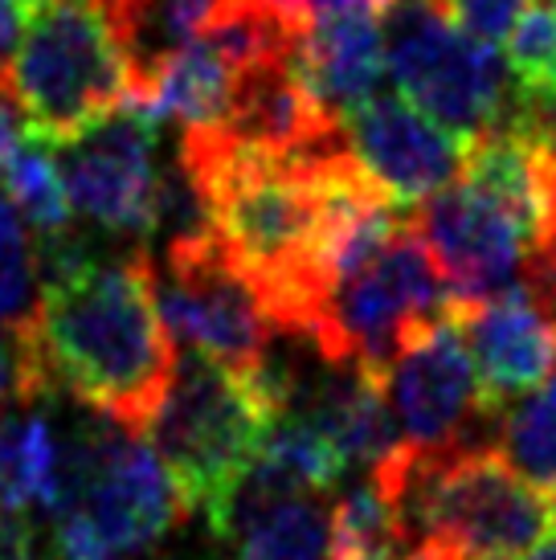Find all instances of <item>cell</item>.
<instances>
[{
  "mask_svg": "<svg viewBox=\"0 0 556 560\" xmlns=\"http://www.w3.org/2000/svg\"><path fill=\"white\" fill-rule=\"evenodd\" d=\"M30 331L54 393L66 389L136 434L152 425L181 369L148 254L99 262L74 237L46 249V287Z\"/></svg>",
  "mask_w": 556,
  "mask_h": 560,
  "instance_id": "6da1fadb",
  "label": "cell"
},
{
  "mask_svg": "<svg viewBox=\"0 0 556 560\" xmlns=\"http://www.w3.org/2000/svg\"><path fill=\"white\" fill-rule=\"evenodd\" d=\"M402 520L405 545H442L463 560H524L553 528V499L499 446H402L372 467Z\"/></svg>",
  "mask_w": 556,
  "mask_h": 560,
  "instance_id": "7a4b0ae2",
  "label": "cell"
},
{
  "mask_svg": "<svg viewBox=\"0 0 556 560\" xmlns=\"http://www.w3.org/2000/svg\"><path fill=\"white\" fill-rule=\"evenodd\" d=\"M275 418L278 401L258 369L238 373L193 352L143 430L172 470L188 515H201L213 536H225L233 495L258 463Z\"/></svg>",
  "mask_w": 556,
  "mask_h": 560,
  "instance_id": "3957f363",
  "label": "cell"
},
{
  "mask_svg": "<svg viewBox=\"0 0 556 560\" xmlns=\"http://www.w3.org/2000/svg\"><path fill=\"white\" fill-rule=\"evenodd\" d=\"M0 91L16 103L33 140L62 148L131 103L136 79L94 0H49L0 66Z\"/></svg>",
  "mask_w": 556,
  "mask_h": 560,
  "instance_id": "277c9868",
  "label": "cell"
},
{
  "mask_svg": "<svg viewBox=\"0 0 556 560\" xmlns=\"http://www.w3.org/2000/svg\"><path fill=\"white\" fill-rule=\"evenodd\" d=\"M454 307L459 299L409 218L369 262L327 291L308 340L324 364H364L385 373L433 319Z\"/></svg>",
  "mask_w": 556,
  "mask_h": 560,
  "instance_id": "5b68a950",
  "label": "cell"
},
{
  "mask_svg": "<svg viewBox=\"0 0 556 560\" xmlns=\"http://www.w3.org/2000/svg\"><path fill=\"white\" fill-rule=\"evenodd\" d=\"M385 66L397 91L463 143L508 119L516 79L495 42L463 30L438 0L385 4Z\"/></svg>",
  "mask_w": 556,
  "mask_h": 560,
  "instance_id": "8992f818",
  "label": "cell"
},
{
  "mask_svg": "<svg viewBox=\"0 0 556 560\" xmlns=\"http://www.w3.org/2000/svg\"><path fill=\"white\" fill-rule=\"evenodd\" d=\"M54 512H78L103 536L111 557L136 560L152 552L188 508L152 442L111 421V430L86 425L62 446Z\"/></svg>",
  "mask_w": 556,
  "mask_h": 560,
  "instance_id": "52a82bcc",
  "label": "cell"
},
{
  "mask_svg": "<svg viewBox=\"0 0 556 560\" xmlns=\"http://www.w3.org/2000/svg\"><path fill=\"white\" fill-rule=\"evenodd\" d=\"M155 303L172 340L225 369L254 373L275 348L278 324L213 234L164 246V275L155 270Z\"/></svg>",
  "mask_w": 556,
  "mask_h": 560,
  "instance_id": "ba28073f",
  "label": "cell"
},
{
  "mask_svg": "<svg viewBox=\"0 0 556 560\" xmlns=\"http://www.w3.org/2000/svg\"><path fill=\"white\" fill-rule=\"evenodd\" d=\"M155 119L152 107H124L86 127L78 140L54 148L66 176L74 213L99 221L111 234H152L160 225V185L155 172Z\"/></svg>",
  "mask_w": 556,
  "mask_h": 560,
  "instance_id": "9c48e42d",
  "label": "cell"
},
{
  "mask_svg": "<svg viewBox=\"0 0 556 560\" xmlns=\"http://www.w3.org/2000/svg\"><path fill=\"white\" fill-rule=\"evenodd\" d=\"M385 397L397 430L417 451H459L475 425L499 418L483 397L463 331V303L433 319L385 369Z\"/></svg>",
  "mask_w": 556,
  "mask_h": 560,
  "instance_id": "30bf717a",
  "label": "cell"
},
{
  "mask_svg": "<svg viewBox=\"0 0 556 560\" xmlns=\"http://www.w3.org/2000/svg\"><path fill=\"white\" fill-rule=\"evenodd\" d=\"M414 230L463 307L524 282L532 242L503 205L466 180L433 192L414 213Z\"/></svg>",
  "mask_w": 556,
  "mask_h": 560,
  "instance_id": "8fae6325",
  "label": "cell"
},
{
  "mask_svg": "<svg viewBox=\"0 0 556 560\" xmlns=\"http://www.w3.org/2000/svg\"><path fill=\"white\" fill-rule=\"evenodd\" d=\"M344 143L356 168L397 209L426 205L433 192L454 185L466 164V143L417 110L405 94L377 91L364 107H356L344 119Z\"/></svg>",
  "mask_w": 556,
  "mask_h": 560,
  "instance_id": "7c38bea8",
  "label": "cell"
},
{
  "mask_svg": "<svg viewBox=\"0 0 556 560\" xmlns=\"http://www.w3.org/2000/svg\"><path fill=\"white\" fill-rule=\"evenodd\" d=\"M463 331L483 397L495 413H503L516 397L541 389L556 373V319L524 287L463 307Z\"/></svg>",
  "mask_w": 556,
  "mask_h": 560,
  "instance_id": "4fadbf2b",
  "label": "cell"
},
{
  "mask_svg": "<svg viewBox=\"0 0 556 560\" xmlns=\"http://www.w3.org/2000/svg\"><path fill=\"white\" fill-rule=\"evenodd\" d=\"M299 70L332 115L364 107L385 74V4L344 0L299 33Z\"/></svg>",
  "mask_w": 556,
  "mask_h": 560,
  "instance_id": "5bb4252c",
  "label": "cell"
},
{
  "mask_svg": "<svg viewBox=\"0 0 556 560\" xmlns=\"http://www.w3.org/2000/svg\"><path fill=\"white\" fill-rule=\"evenodd\" d=\"M94 4L103 9L111 33L127 54L136 79L131 98L143 103L172 54H181L197 33L209 30L233 0H94Z\"/></svg>",
  "mask_w": 556,
  "mask_h": 560,
  "instance_id": "9a60e30c",
  "label": "cell"
},
{
  "mask_svg": "<svg viewBox=\"0 0 556 560\" xmlns=\"http://www.w3.org/2000/svg\"><path fill=\"white\" fill-rule=\"evenodd\" d=\"M242 74H246V66L205 30L181 54H172L169 66L155 74L143 107H152L155 119H176L181 131L221 127L233 107Z\"/></svg>",
  "mask_w": 556,
  "mask_h": 560,
  "instance_id": "2e32d148",
  "label": "cell"
},
{
  "mask_svg": "<svg viewBox=\"0 0 556 560\" xmlns=\"http://www.w3.org/2000/svg\"><path fill=\"white\" fill-rule=\"evenodd\" d=\"M62 487V442L42 413L0 418V515L25 520L33 508L54 512Z\"/></svg>",
  "mask_w": 556,
  "mask_h": 560,
  "instance_id": "e0dca14e",
  "label": "cell"
},
{
  "mask_svg": "<svg viewBox=\"0 0 556 560\" xmlns=\"http://www.w3.org/2000/svg\"><path fill=\"white\" fill-rule=\"evenodd\" d=\"M49 152H54L49 143L30 136L0 168V192L16 205V213L42 237V246L54 249L74 237V201H70L62 168L54 164Z\"/></svg>",
  "mask_w": 556,
  "mask_h": 560,
  "instance_id": "ac0fdd59",
  "label": "cell"
},
{
  "mask_svg": "<svg viewBox=\"0 0 556 560\" xmlns=\"http://www.w3.org/2000/svg\"><path fill=\"white\" fill-rule=\"evenodd\" d=\"M332 512L320 495H294L254 512L238 524V557L233 560H327Z\"/></svg>",
  "mask_w": 556,
  "mask_h": 560,
  "instance_id": "d6986e66",
  "label": "cell"
},
{
  "mask_svg": "<svg viewBox=\"0 0 556 560\" xmlns=\"http://www.w3.org/2000/svg\"><path fill=\"white\" fill-rule=\"evenodd\" d=\"M405 548L402 520L372 479L332 508L327 560H402Z\"/></svg>",
  "mask_w": 556,
  "mask_h": 560,
  "instance_id": "ffe728a7",
  "label": "cell"
},
{
  "mask_svg": "<svg viewBox=\"0 0 556 560\" xmlns=\"http://www.w3.org/2000/svg\"><path fill=\"white\" fill-rule=\"evenodd\" d=\"M499 451L524 479L556 491V373L503 413Z\"/></svg>",
  "mask_w": 556,
  "mask_h": 560,
  "instance_id": "44dd1931",
  "label": "cell"
},
{
  "mask_svg": "<svg viewBox=\"0 0 556 560\" xmlns=\"http://www.w3.org/2000/svg\"><path fill=\"white\" fill-rule=\"evenodd\" d=\"M37 254L16 205L0 192V324H30Z\"/></svg>",
  "mask_w": 556,
  "mask_h": 560,
  "instance_id": "7402d4cb",
  "label": "cell"
},
{
  "mask_svg": "<svg viewBox=\"0 0 556 560\" xmlns=\"http://www.w3.org/2000/svg\"><path fill=\"white\" fill-rule=\"evenodd\" d=\"M508 70L516 82L556 74V0H528L508 30Z\"/></svg>",
  "mask_w": 556,
  "mask_h": 560,
  "instance_id": "603a6c76",
  "label": "cell"
},
{
  "mask_svg": "<svg viewBox=\"0 0 556 560\" xmlns=\"http://www.w3.org/2000/svg\"><path fill=\"white\" fill-rule=\"evenodd\" d=\"M528 0H438V9L454 16L463 30H471L483 42H503L511 21L524 13Z\"/></svg>",
  "mask_w": 556,
  "mask_h": 560,
  "instance_id": "cb8c5ba5",
  "label": "cell"
},
{
  "mask_svg": "<svg viewBox=\"0 0 556 560\" xmlns=\"http://www.w3.org/2000/svg\"><path fill=\"white\" fill-rule=\"evenodd\" d=\"M258 9H266V13H275L278 21H287L291 30H308L311 21L320 13H327V9H336V4H344V0H254Z\"/></svg>",
  "mask_w": 556,
  "mask_h": 560,
  "instance_id": "d4e9b609",
  "label": "cell"
},
{
  "mask_svg": "<svg viewBox=\"0 0 556 560\" xmlns=\"http://www.w3.org/2000/svg\"><path fill=\"white\" fill-rule=\"evenodd\" d=\"M25 136H30V127L21 119V110H16V103L9 94L0 91V168L13 160V152L25 143Z\"/></svg>",
  "mask_w": 556,
  "mask_h": 560,
  "instance_id": "484cf974",
  "label": "cell"
},
{
  "mask_svg": "<svg viewBox=\"0 0 556 560\" xmlns=\"http://www.w3.org/2000/svg\"><path fill=\"white\" fill-rule=\"evenodd\" d=\"M0 560H33L30 528H25V520H16V515H4V520H0Z\"/></svg>",
  "mask_w": 556,
  "mask_h": 560,
  "instance_id": "4316f807",
  "label": "cell"
},
{
  "mask_svg": "<svg viewBox=\"0 0 556 560\" xmlns=\"http://www.w3.org/2000/svg\"><path fill=\"white\" fill-rule=\"evenodd\" d=\"M21 9H16L13 0H0V66H4V58L13 54L16 46V30H21Z\"/></svg>",
  "mask_w": 556,
  "mask_h": 560,
  "instance_id": "83f0119b",
  "label": "cell"
},
{
  "mask_svg": "<svg viewBox=\"0 0 556 560\" xmlns=\"http://www.w3.org/2000/svg\"><path fill=\"white\" fill-rule=\"evenodd\" d=\"M524 560H556V536H553V540H541V545L532 548Z\"/></svg>",
  "mask_w": 556,
  "mask_h": 560,
  "instance_id": "f1b7e54d",
  "label": "cell"
},
{
  "mask_svg": "<svg viewBox=\"0 0 556 560\" xmlns=\"http://www.w3.org/2000/svg\"><path fill=\"white\" fill-rule=\"evenodd\" d=\"M13 4H16V9H21V13H25V16H33V13H37V9H46L49 0H13Z\"/></svg>",
  "mask_w": 556,
  "mask_h": 560,
  "instance_id": "f546056e",
  "label": "cell"
},
{
  "mask_svg": "<svg viewBox=\"0 0 556 560\" xmlns=\"http://www.w3.org/2000/svg\"><path fill=\"white\" fill-rule=\"evenodd\" d=\"M553 524H556V491H553Z\"/></svg>",
  "mask_w": 556,
  "mask_h": 560,
  "instance_id": "4dcf8cb0",
  "label": "cell"
},
{
  "mask_svg": "<svg viewBox=\"0 0 556 560\" xmlns=\"http://www.w3.org/2000/svg\"><path fill=\"white\" fill-rule=\"evenodd\" d=\"M553 79H556V74H553Z\"/></svg>",
  "mask_w": 556,
  "mask_h": 560,
  "instance_id": "1f68e13d",
  "label": "cell"
}]
</instances>
